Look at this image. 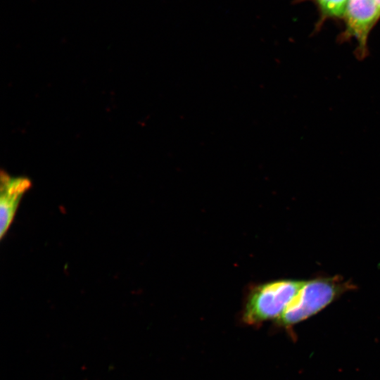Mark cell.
Listing matches in <instances>:
<instances>
[{
  "instance_id": "1",
  "label": "cell",
  "mask_w": 380,
  "mask_h": 380,
  "mask_svg": "<svg viewBox=\"0 0 380 380\" xmlns=\"http://www.w3.org/2000/svg\"><path fill=\"white\" fill-rule=\"evenodd\" d=\"M354 289L353 284L338 275L303 281L277 323L284 327L298 324L320 312L345 292Z\"/></svg>"
},
{
  "instance_id": "2",
  "label": "cell",
  "mask_w": 380,
  "mask_h": 380,
  "mask_svg": "<svg viewBox=\"0 0 380 380\" xmlns=\"http://www.w3.org/2000/svg\"><path fill=\"white\" fill-rule=\"evenodd\" d=\"M303 281L279 279L253 286L249 291L242 318L248 324L279 319L296 296Z\"/></svg>"
},
{
  "instance_id": "3",
  "label": "cell",
  "mask_w": 380,
  "mask_h": 380,
  "mask_svg": "<svg viewBox=\"0 0 380 380\" xmlns=\"http://www.w3.org/2000/svg\"><path fill=\"white\" fill-rule=\"evenodd\" d=\"M346 31L343 38L355 39V55L364 59L367 53L369 34L380 18V6L374 0H348L343 15Z\"/></svg>"
},
{
  "instance_id": "4",
  "label": "cell",
  "mask_w": 380,
  "mask_h": 380,
  "mask_svg": "<svg viewBox=\"0 0 380 380\" xmlns=\"http://www.w3.org/2000/svg\"><path fill=\"white\" fill-rule=\"evenodd\" d=\"M27 177H11L1 172L0 189V236L9 229L23 194L30 188Z\"/></svg>"
},
{
  "instance_id": "5",
  "label": "cell",
  "mask_w": 380,
  "mask_h": 380,
  "mask_svg": "<svg viewBox=\"0 0 380 380\" xmlns=\"http://www.w3.org/2000/svg\"><path fill=\"white\" fill-rule=\"evenodd\" d=\"M322 13L330 17H343L348 0H316Z\"/></svg>"
},
{
  "instance_id": "6",
  "label": "cell",
  "mask_w": 380,
  "mask_h": 380,
  "mask_svg": "<svg viewBox=\"0 0 380 380\" xmlns=\"http://www.w3.org/2000/svg\"><path fill=\"white\" fill-rule=\"evenodd\" d=\"M377 4L380 6V0H374Z\"/></svg>"
}]
</instances>
